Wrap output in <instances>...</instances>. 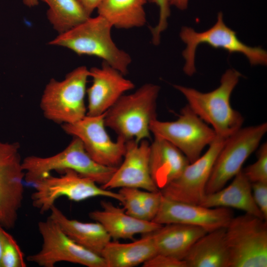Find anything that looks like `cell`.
Instances as JSON below:
<instances>
[{
  "mask_svg": "<svg viewBox=\"0 0 267 267\" xmlns=\"http://www.w3.org/2000/svg\"><path fill=\"white\" fill-rule=\"evenodd\" d=\"M241 74L227 69L222 76L220 86L208 92L175 85L188 102L187 105L206 123L212 126L217 136L227 138L242 128L244 118L230 104V96Z\"/></svg>",
  "mask_w": 267,
  "mask_h": 267,
  "instance_id": "1",
  "label": "cell"
},
{
  "mask_svg": "<svg viewBox=\"0 0 267 267\" xmlns=\"http://www.w3.org/2000/svg\"><path fill=\"white\" fill-rule=\"evenodd\" d=\"M112 25L98 15L63 33L58 34L49 44L66 47L79 55L94 56L103 60L123 75L128 72L130 55L118 48L111 37Z\"/></svg>",
  "mask_w": 267,
  "mask_h": 267,
  "instance_id": "2",
  "label": "cell"
},
{
  "mask_svg": "<svg viewBox=\"0 0 267 267\" xmlns=\"http://www.w3.org/2000/svg\"><path fill=\"white\" fill-rule=\"evenodd\" d=\"M160 89L158 85L146 84L133 93L122 95L105 112V127L126 141L151 139L150 125L157 119Z\"/></svg>",
  "mask_w": 267,
  "mask_h": 267,
  "instance_id": "3",
  "label": "cell"
},
{
  "mask_svg": "<svg viewBox=\"0 0 267 267\" xmlns=\"http://www.w3.org/2000/svg\"><path fill=\"white\" fill-rule=\"evenodd\" d=\"M62 151L53 156L42 157L29 156L22 160L24 180L35 183L50 174L52 171L72 170L101 186L111 178L117 167L100 165L94 161L86 152L81 140L73 137Z\"/></svg>",
  "mask_w": 267,
  "mask_h": 267,
  "instance_id": "4",
  "label": "cell"
},
{
  "mask_svg": "<svg viewBox=\"0 0 267 267\" xmlns=\"http://www.w3.org/2000/svg\"><path fill=\"white\" fill-rule=\"evenodd\" d=\"M89 70L79 66L62 81L51 79L44 90L40 107L44 116L56 123L71 124L87 115L85 103Z\"/></svg>",
  "mask_w": 267,
  "mask_h": 267,
  "instance_id": "5",
  "label": "cell"
},
{
  "mask_svg": "<svg viewBox=\"0 0 267 267\" xmlns=\"http://www.w3.org/2000/svg\"><path fill=\"white\" fill-rule=\"evenodd\" d=\"M229 267H267V222L245 213L225 227Z\"/></svg>",
  "mask_w": 267,
  "mask_h": 267,
  "instance_id": "6",
  "label": "cell"
},
{
  "mask_svg": "<svg viewBox=\"0 0 267 267\" xmlns=\"http://www.w3.org/2000/svg\"><path fill=\"white\" fill-rule=\"evenodd\" d=\"M182 41L186 47L182 55L185 60L183 71L191 76L196 71L195 66V52L198 46L206 44L216 48H222L229 53H240L245 55L251 65H266L267 52L260 46L252 47L241 42L236 33L224 23L223 14H218L216 23L209 29L196 32L188 27H183L179 33Z\"/></svg>",
  "mask_w": 267,
  "mask_h": 267,
  "instance_id": "7",
  "label": "cell"
},
{
  "mask_svg": "<svg viewBox=\"0 0 267 267\" xmlns=\"http://www.w3.org/2000/svg\"><path fill=\"white\" fill-rule=\"evenodd\" d=\"M62 172L64 174L59 177L49 174L34 183L35 190L31 195L32 203L42 214L50 210L55 201L62 196L75 202L102 196L122 203L123 199L119 192L99 187L92 180L73 170L66 169Z\"/></svg>",
  "mask_w": 267,
  "mask_h": 267,
  "instance_id": "8",
  "label": "cell"
},
{
  "mask_svg": "<svg viewBox=\"0 0 267 267\" xmlns=\"http://www.w3.org/2000/svg\"><path fill=\"white\" fill-rule=\"evenodd\" d=\"M154 137L164 139L177 147L190 163L201 156L203 149L217 137L210 127L187 104L182 108L177 120L160 121L157 119L150 125Z\"/></svg>",
  "mask_w": 267,
  "mask_h": 267,
  "instance_id": "9",
  "label": "cell"
},
{
  "mask_svg": "<svg viewBox=\"0 0 267 267\" xmlns=\"http://www.w3.org/2000/svg\"><path fill=\"white\" fill-rule=\"evenodd\" d=\"M267 132V124L241 128L228 137L220 150L207 183L205 193L223 187L241 170L249 156L258 148Z\"/></svg>",
  "mask_w": 267,
  "mask_h": 267,
  "instance_id": "10",
  "label": "cell"
},
{
  "mask_svg": "<svg viewBox=\"0 0 267 267\" xmlns=\"http://www.w3.org/2000/svg\"><path fill=\"white\" fill-rule=\"evenodd\" d=\"M43 238L41 250L28 256L27 260L43 267H53L60 262H68L88 267H106L102 257L71 239L54 220L49 217L38 223Z\"/></svg>",
  "mask_w": 267,
  "mask_h": 267,
  "instance_id": "11",
  "label": "cell"
},
{
  "mask_svg": "<svg viewBox=\"0 0 267 267\" xmlns=\"http://www.w3.org/2000/svg\"><path fill=\"white\" fill-rule=\"evenodd\" d=\"M18 142L0 141V224L14 227L24 197L25 173Z\"/></svg>",
  "mask_w": 267,
  "mask_h": 267,
  "instance_id": "12",
  "label": "cell"
},
{
  "mask_svg": "<svg viewBox=\"0 0 267 267\" xmlns=\"http://www.w3.org/2000/svg\"><path fill=\"white\" fill-rule=\"evenodd\" d=\"M105 114L86 115L76 122L62 124L61 127L66 134L81 140L94 161L105 166L118 167L123 160L127 141L120 136L116 141L111 140L105 129Z\"/></svg>",
  "mask_w": 267,
  "mask_h": 267,
  "instance_id": "13",
  "label": "cell"
},
{
  "mask_svg": "<svg viewBox=\"0 0 267 267\" xmlns=\"http://www.w3.org/2000/svg\"><path fill=\"white\" fill-rule=\"evenodd\" d=\"M226 139L217 136L202 156L190 163L177 178L160 190L162 195L175 201L199 204L206 194L215 160Z\"/></svg>",
  "mask_w": 267,
  "mask_h": 267,
  "instance_id": "14",
  "label": "cell"
},
{
  "mask_svg": "<svg viewBox=\"0 0 267 267\" xmlns=\"http://www.w3.org/2000/svg\"><path fill=\"white\" fill-rule=\"evenodd\" d=\"M233 217L228 208H207L173 200L162 195L158 213L152 221L161 225L181 223L201 227L208 232L225 227Z\"/></svg>",
  "mask_w": 267,
  "mask_h": 267,
  "instance_id": "15",
  "label": "cell"
},
{
  "mask_svg": "<svg viewBox=\"0 0 267 267\" xmlns=\"http://www.w3.org/2000/svg\"><path fill=\"white\" fill-rule=\"evenodd\" d=\"M150 147L147 139H134L126 143V150L120 165L103 188L132 187L149 191L160 190L151 178L149 168Z\"/></svg>",
  "mask_w": 267,
  "mask_h": 267,
  "instance_id": "16",
  "label": "cell"
},
{
  "mask_svg": "<svg viewBox=\"0 0 267 267\" xmlns=\"http://www.w3.org/2000/svg\"><path fill=\"white\" fill-rule=\"evenodd\" d=\"M89 71L92 84L87 89L88 116L105 113L125 92L134 88L131 81L105 62H103L101 67H92Z\"/></svg>",
  "mask_w": 267,
  "mask_h": 267,
  "instance_id": "17",
  "label": "cell"
},
{
  "mask_svg": "<svg viewBox=\"0 0 267 267\" xmlns=\"http://www.w3.org/2000/svg\"><path fill=\"white\" fill-rule=\"evenodd\" d=\"M102 210L89 213V218L100 223L111 238L133 239L138 234H146L159 229L162 225L152 221L139 220L127 214L121 209L108 201H101Z\"/></svg>",
  "mask_w": 267,
  "mask_h": 267,
  "instance_id": "18",
  "label": "cell"
},
{
  "mask_svg": "<svg viewBox=\"0 0 267 267\" xmlns=\"http://www.w3.org/2000/svg\"><path fill=\"white\" fill-rule=\"evenodd\" d=\"M189 163L187 157L171 143L154 137L150 147L149 168L152 180L159 190L177 178Z\"/></svg>",
  "mask_w": 267,
  "mask_h": 267,
  "instance_id": "19",
  "label": "cell"
},
{
  "mask_svg": "<svg viewBox=\"0 0 267 267\" xmlns=\"http://www.w3.org/2000/svg\"><path fill=\"white\" fill-rule=\"evenodd\" d=\"M199 205L207 208H235L264 220L254 201L251 183L242 169L229 185L206 194Z\"/></svg>",
  "mask_w": 267,
  "mask_h": 267,
  "instance_id": "20",
  "label": "cell"
},
{
  "mask_svg": "<svg viewBox=\"0 0 267 267\" xmlns=\"http://www.w3.org/2000/svg\"><path fill=\"white\" fill-rule=\"evenodd\" d=\"M207 232L195 225L170 223L162 225L150 233L157 253L183 260L193 244Z\"/></svg>",
  "mask_w": 267,
  "mask_h": 267,
  "instance_id": "21",
  "label": "cell"
},
{
  "mask_svg": "<svg viewBox=\"0 0 267 267\" xmlns=\"http://www.w3.org/2000/svg\"><path fill=\"white\" fill-rule=\"evenodd\" d=\"M183 260L187 267H229L225 227L207 232L199 238Z\"/></svg>",
  "mask_w": 267,
  "mask_h": 267,
  "instance_id": "22",
  "label": "cell"
},
{
  "mask_svg": "<svg viewBox=\"0 0 267 267\" xmlns=\"http://www.w3.org/2000/svg\"><path fill=\"white\" fill-rule=\"evenodd\" d=\"M50 217L74 241L88 250L101 256L111 237L99 222H84L68 219L55 205L50 209Z\"/></svg>",
  "mask_w": 267,
  "mask_h": 267,
  "instance_id": "23",
  "label": "cell"
},
{
  "mask_svg": "<svg viewBox=\"0 0 267 267\" xmlns=\"http://www.w3.org/2000/svg\"><path fill=\"white\" fill-rule=\"evenodd\" d=\"M157 253L150 233L128 243L111 241L102 250L101 256L106 267H134L143 264Z\"/></svg>",
  "mask_w": 267,
  "mask_h": 267,
  "instance_id": "24",
  "label": "cell"
},
{
  "mask_svg": "<svg viewBox=\"0 0 267 267\" xmlns=\"http://www.w3.org/2000/svg\"><path fill=\"white\" fill-rule=\"evenodd\" d=\"M147 0H103L97 8L98 15L113 27L128 29L146 23L144 5Z\"/></svg>",
  "mask_w": 267,
  "mask_h": 267,
  "instance_id": "25",
  "label": "cell"
},
{
  "mask_svg": "<svg viewBox=\"0 0 267 267\" xmlns=\"http://www.w3.org/2000/svg\"><path fill=\"white\" fill-rule=\"evenodd\" d=\"M48 6L46 15L58 34L86 21L90 15L78 0H42Z\"/></svg>",
  "mask_w": 267,
  "mask_h": 267,
  "instance_id": "26",
  "label": "cell"
},
{
  "mask_svg": "<svg viewBox=\"0 0 267 267\" xmlns=\"http://www.w3.org/2000/svg\"><path fill=\"white\" fill-rule=\"evenodd\" d=\"M24 254L14 238L2 230L1 267H25Z\"/></svg>",
  "mask_w": 267,
  "mask_h": 267,
  "instance_id": "27",
  "label": "cell"
},
{
  "mask_svg": "<svg viewBox=\"0 0 267 267\" xmlns=\"http://www.w3.org/2000/svg\"><path fill=\"white\" fill-rule=\"evenodd\" d=\"M140 190L123 187L120 188L118 192L123 199L122 204L127 214L136 219L147 221L141 199Z\"/></svg>",
  "mask_w": 267,
  "mask_h": 267,
  "instance_id": "28",
  "label": "cell"
},
{
  "mask_svg": "<svg viewBox=\"0 0 267 267\" xmlns=\"http://www.w3.org/2000/svg\"><path fill=\"white\" fill-rule=\"evenodd\" d=\"M251 182H267V144H262L257 152V160L253 164L242 169Z\"/></svg>",
  "mask_w": 267,
  "mask_h": 267,
  "instance_id": "29",
  "label": "cell"
},
{
  "mask_svg": "<svg viewBox=\"0 0 267 267\" xmlns=\"http://www.w3.org/2000/svg\"><path fill=\"white\" fill-rule=\"evenodd\" d=\"M155 3L159 9V17L158 24L154 27H151L153 44L158 45L160 42L161 33L168 26V19L171 14L170 4L169 0H151Z\"/></svg>",
  "mask_w": 267,
  "mask_h": 267,
  "instance_id": "30",
  "label": "cell"
},
{
  "mask_svg": "<svg viewBox=\"0 0 267 267\" xmlns=\"http://www.w3.org/2000/svg\"><path fill=\"white\" fill-rule=\"evenodd\" d=\"M140 197L146 219L152 221L160 209L162 194L160 190L149 191L141 189Z\"/></svg>",
  "mask_w": 267,
  "mask_h": 267,
  "instance_id": "31",
  "label": "cell"
},
{
  "mask_svg": "<svg viewBox=\"0 0 267 267\" xmlns=\"http://www.w3.org/2000/svg\"><path fill=\"white\" fill-rule=\"evenodd\" d=\"M143 267H187L184 260L157 253L142 264Z\"/></svg>",
  "mask_w": 267,
  "mask_h": 267,
  "instance_id": "32",
  "label": "cell"
},
{
  "mask_svg": "<svg viewBox=\"0 0 267 267\" xmlns=\"http://www.w3.org/2000/svg\"><path fill=\"white\" fill-rule=\"evenodd\" d=\"M254 201L265 221L267 220V182L251 183Z\"/></svg>",
  "mask_w": 267,
  "mask_h": 267,
  "instance_id": "33",
  "label": "cell"
},
{
  "mask_svg": "<svg viewBox=\"0 0 267 267\" xmlns=\"http://www.w3.org/2000/svg\"><path fill=\"white\" fill-rule=\"evenodd\" d=\"M103 0H81V3L86 11L90 15L92 11L97 9Z\"/></svg>",
  "mask_w": 267,
  "mask_h": 267,
  "instance_id": "34",
  "label": "cell"
},
{
  "mask_svg": "<svg viewBox=\"0 0 267 267\" xmlns=\"http://www.w3.org/2000/svg\"><path fill=\"white\" fill-rule=\"evenodd\" d=\"M170 5H173L177 8L183 10L187 8L188 0H169Z\"/></svg>",
  "mask_w": 267,
  "mask_h": 267,
  "instance_id": "35",
  "label": "cell"
},
{
  "mask_svg": "<svg viewBox=\"0 0 267 267\" xmlns=\"http://www.w3.org/2000/svg\"><path fill=\"white\" fill-rule=\"evenodd\" d=\"M24 4L31 7L37 5L39 3L38 0H23Z\"/></svg>",
  "mask_w": 267,
  "mask_h": 267,
  "instance_id": "36",
  "label": "cell"
},
{
  "mask_svg": "<svg viewBox=\"0 0 267 267\" xmlns=\"http://www.w3.org/2000/svg\"><path fill=\"white\" fill-rule=\"evenodd\" d=\"M2 226L0 224V267H1V258L2 248Z\"/></svg>",
  "mask_w": 267,
  "mask_h": 267,
  "instance_id": "37",
  "label": "cell"
},
{
  "mask_svg": "<svg viewBox=\"0 0 267 267\" xmlns=\"http://www.w3.org/2000/svg\"><path fill=\"white\" fill-rule=\"evenodd\" d=\"M79 0L81 2V0Z\"/></svg>",
  "mask_w": 267,
  "mask_h": 267,
  "instance_id": "38",
  "label": "cell"
}]
</instances>
